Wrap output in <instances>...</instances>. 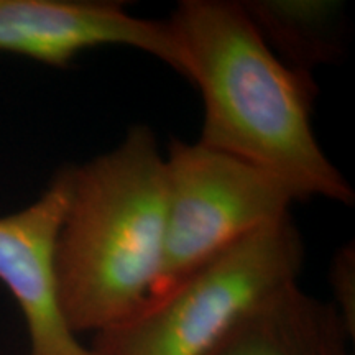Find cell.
Returning a JSON list of instances; mask_svg holds the SVG:
<instances>
[{
    "mask_svg": "<svg viewBox=\"0 0 355 355\" xmlns=\"http://www.w3.org/2000/svg\"><path fill=\"white\" fill-rule=\"evenodd\" d=\"M304 242L291 216L255 230L94 334L92 355H206L239 319L298 283Z\"/></svg>",
    "mask_w": 355,
    "mask_h": 355,
    "instance_id": "3",
    "label": "cell"
},
{
    "mask_svg": "<svg viewBox=\"0 0 355 355\" xmlns=\"http://www.w3.org/2000/svg\"><path fill=\"white\" fill-rule=\"evenodd\" d=\"M270 50L290 68L311 74L344 50V7L327 0L241 2Z\"/></svg>",
    "mask_w": 355,
    "mask_h": 355,
    "instance_id": "8",
    "label": "cell"
},
{
    "mask_svg": "<svg viewBox=\"0 0 355 355\" xmlns=\"http://www.w3.org/2000/svg\"><path fill=\"white\" fill-rule=\"evenodd\" d=\"M165 155L133 125L122 144L69 165V199L56 241L58 300L74 334L102 332L157 288L165 248Z\"/></svg>",
    "mask_w": 355,
    "mask_h": 355,
    "instance_id": "2",
    "label": "cell"
},
{
    "mask_svg": "<svg viewBox=\"0 0 355 355\" xmlns=\"http://www.w3.org/2000/svg\"><path fill=\"white\" fill-rule=\"evenodd\" d=\"M168 21L202 97L198 141L270 173L296 201L352 206L354 188L314 135L316 83L270 50L242 3L184 0Z\"/></svg>",
    "mask_w": 355,
    "mask_h": 355,
    "instance_id": "1",
    "label": "cell"
},
{
    "mask_svg": "<svg viewBox=\"0 0 355 355\" xmlns=\"http://www.w3.org/2000/svg\"><path fill=\"white\" fill-rule=\"evenodd\" d=\"M165 186V248L152 296L241 239L285 219L296 201L270 173L201 141L171 140Z\"/></svg>",
    "mask_w": 355,
    "mask_h": 355,
    "instance_id": "4",
    "label": "cell"
},
{
    "mask_svg": "<svg viewBox=\"0 0 355 355\" xmlns=\"http://www.w3.org/2000/svg\"><path fill=\"white\" fill-rule=\"evenodd\" d=\"M110 44L152 55L186 78L168 20L140 19L115 2L0 0V51L68 68L79 53Z\"/></svg>",
    "mask_w": 355,
    "mask_h": 355,
    "instance_id": "5",
    "label": "cell"
},
{
    "mask_svg": "<svg viewBox=\"0 0 355 355\" xmlns=\"http://www.w3.org/2000/svg\"><path fill=\"white\" fill-rule=\"evenodd\" d=\"M352 340L334 304L293 283L248 311L206 355H352Z\"/></svg>",
    "mask_w": 355,
    "mask_h": 355,
    "instance_id": "7",
    "label": "cell"
},
{
    "mask_svg": "<svg viewBox=\"0 0 355 355\" xmlns=\"http://www.w3.org/2000/svg\"><path fill=\"white\" fill-rule=\"evenodd\" d=\"M69 199V166L37 201L0 216V282L24 314L28 355H92L69 329L58 300L56 241Z\"/></svg>",
    "mask_w": 355,
    "mask_h": 355,
    "instance_id": "6",
    "label": "cell"
},
{
    "mask_svg": "<svg viewBox=\"0 0 355 355\" xmlns=\"http://www.w3.org/2000/svg\"><path fill=\"white\" fill-rule=\"evenodd\" d=\"M334 290V308L340 314L350 334L355 336V254L354 243L340 248L334 255L331 268Z\"/></svg>",
    "mask_w": 355,
    "mask_h": 355,
    "instance_id": "9",
    "label": "cell"
}]
</instances>
